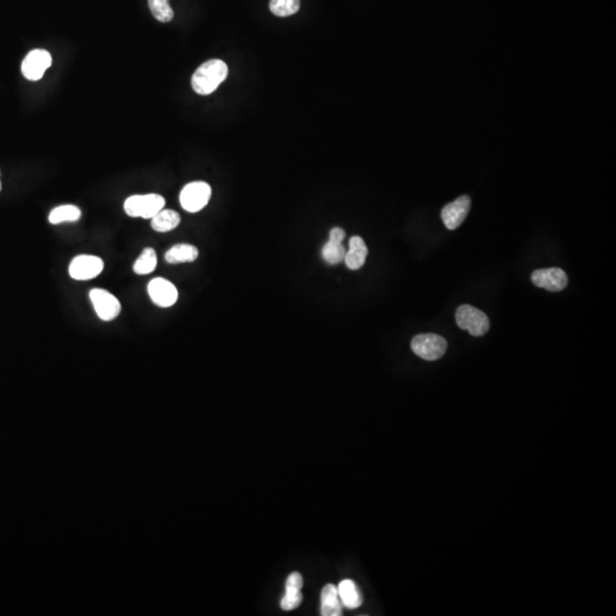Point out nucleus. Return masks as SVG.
<instances>
[{
    "label": "nucleus",
    "mask_w": 616,
    "mask_h": 616,
    "mask_svg": "<svg viewBox=\"0 0 616 616\" xmlns=\"http://www.w3.org/2000/svg\"><path fill=\"white\" fill-rule=\"evenodd\" d=\"M229 75V68L221 60H209L199 66L192 77V88L199 95L215 92Z\"/></svg>",
    "instance_id": "obj_1"
},
{
    "label": "nucleus",
    "mask_w": 616,
    "mask_h": 616,
    "mask_svg": "<svg viewBox=\"0 0 616 616\" xmlns=\"http://www.w3.org/2000/svg\"><path fill=\"white\" fill-rule=\"evenodd\" d=\"M166 201L159 194L132 195L125 201L123 208L130 217L151 219L164 209Z\"/></svg>",
    "instance_id": "obj_2"
},
{
    "label": "nucleus",
    "mask_w": 616,
    "mask_h": 616,
    "mask_svg": "<svg viewBox=\"0 0 616 616\" xmlns=\"http://www.w3.org/2000/svg\"><path fill=\"white\" fill-rule=\"evenodd\" d=\"M456 321L458 327L467 330L470 335L481 337L490 329V320L484 312L470 305H462L456 312Z\"/></svg>",
    "instance_id": "obj_3"
},
{
    "label": "nucleus",
    "mask_w": 616,
    "mask_h": 616,
    "mask_svg": "<svg viewBox=\"0 0 616 616\" xmlns=\"http://www.w3.org/2000/svg\"><path fill=\"white\" fill-rule=\"evenodd\" d=\"M411 348L419 357L426 361H436L444 355L447 343L442 335L434 333L418 335L411 341Z\"/></svg>",
    "instance_id": "obj_4"
},
{
    "label": "nucleus",
    "mask_w": 616,
    "mask_h": 616,
    "mask_svg": "<svg viewBox=\"0 0 616 616\" xmlns=\"http://www.w3.org/2000/svg\"><path fill=\"white\" fill-rule=\"evenodd\" d=\"M212 198V187L206 182H192L182 189L179 202L184 210L198 212L204 209Z\"/></svg>",
    "instance_id": "obj_5"
},
{
    "label": "nucleus",
    "mask_w": 616,
    "mask_h": 616,
    "mask_svg": "<svg viewBox=\"0 0 616 616\" xmlns=\"http://www.w3.org/2000/svg\"><path fill=\"white\" fill-rule=\"evenodd\" d=\"M104 268V263L96 256H77L69 266V274L77 281H88L100 276Z\"/></svg>",
    "instance_id": "obj_6"
},
{
    "label": "nucleus",
    "mask_w": 616,
    "mask_h": 616,
    "mask_svg": "<svg viewBox=\"0 0 616 616\" xmlns=\"http://www.w3.org/2000/svg\"><path fill=\"white\" fill-rule=\"evenodd\" d=\"M89 298L100 320L112 321L120 314V303L108 290L93 289L89 293Z\"/></svg>",
    "instance_id": "obj_7"
},
{
    "label": "nucleus",
    "mask_w": 616,
    "mask_h": 616,
    "mask_svg": "<svg viewBox=\"0 0 616 616\" xmlns=\"http://www.w3.org/2000/svg\"><path fill=\"white\" fill-rule=\"evenodd\" d=\"M52 55L45 49H33L22 62V73L30 81L41 80L43 73L52 66Z\"/></svg>",
    "instance_id": "obj_8"
},
{
    "label": "nucleus",
    "mask_w": 616,
    "mask_h": 616,
    "mask_svg": "<svg viewBox=\"0 0 616 616\" xmlns=\"http://www.w3.org/2000/svg\"><path fill=\"white\" fill-rule=\"evenodd\" d=\"M532 282L536 287L543 288L548 291L558 293L568 287V278L562 268H543L534 271L532 274Z\"/></svg>",
    "instance_id": "obj_9"
},
{
    "label": "nucleus",
    "mask_w": 616,
    "mask_h": 616,
    "mask_svg": "<svg viewBox=\"0 0 616 616\" xmlns=\"http://www.w3.org/2000/svg\"><path fill=\"white\" fill-rule=\"evenodd\" d=\"M470 204H471V201H470L469 197L462 195L443 208L442 219H443V223L447 229L453 231V229H458L464 223V219L467 218L468 214H469Z\"/></svg>",
    "instance_id": "obj_10"
},
{
    "label": "nucleus",
    "mask_w": 616,
    "mask_h": 616,
    "mask_svg": "<svg viewBox=\"0 0 616 616\" xmlns=\"http://www.w3.org/2000/svg\"><path fill=\"white\" fill-rule=\"evenodd\" d=\"M150 297L157 306H172L178 299V291L175 286L165 278H153L147 286Z\"/></svg>",
    "instance_id": "obj_11"
},
{
    "label": "nucleus",
    "mask_w": 616,
    "mask_h": 616,
    "mask_svg": "<svg viewBox=\"0 0 616 616\" xmlns=\"http://www.w3.org/2000/svg\"><path fill=\"white\" fill-rule=\"evenodd\" d=\"M303 583L304 582H303V576L301 573L293 572L288 576L286 595L280 602L282 610H293L299 607V605L303 602V595L301 592Z\"/></svg>",
    "instance_id": "obj_12"
},
{
    "label": "nucleus",
    "mask_w": 616,
    "mask_h": 616,
    "mask_svg": "<svg viewBox=\"0 0 616 616\" xmlns=\"http://www.w3.org/2000/svg\"><path fill=\"white\" fill-rule=\"evenodd\" d=\"M367 244L364 242L361 236H353L350 240V249L346 251L345 256V263L346 266L352 271L360 270L367 261Z\"/></svg>",
    "instance_id": "obj_13"
},
{
    "label": "nucleus",
    "mask_w": 616,
    "mask_h": 616,
    "mask_svg": "<svg viewBox=\"0 0 616 616\" xmlns=\"http://www.w3.org/2000/svg\"><path fill=\"white\" fill-rule=\"evenodd\" d=\"M343 604L339 600L338 589L333 585H327L321 593V615L340 616Z\"/></svg>",
    "instance_id": "obj_14"
},
{
    "label": "nucleus",
    "mask_w": 616,
    "mask_h": 616,
    "mask_svg": "<svg viewBox=\"0 0 616 616\" xmlns=\"http://www.w3.org/2000/svg\"><path fill=\"white\" fill-rule=\"evenodd\" d=\"M337 589H338L341 604L344 605L345 607L348 610H355L361 606L363 599L355 582L352 580H344L339 583Z\"/></svg>",
    "instance_id": "obj_15"
},
{
    "label": "nucleus",
    "mask_w": 616,
    "mask_h": 616,
    "mask_svg": "<svg viewBox=\"0 0 616 616\" xmlns=\"http://www.w3.org/2000/svg\"><path fill=\"white\" fill-rule=\"evenodd\" d=\"M199 257V250L192 244H181L170 248L167 251L165 259L169 264H179V263H192Z\"/></svg>",
    "instance_id": "obj_16"
},
{
    "label": "nucleus",
    "mask_w": 616,
    "mask_h": 616,
    "mask_svg": "<svg viewBox=\"0 0 616 616\" xmlns=\"http://www.w3.org/2000/svg\"><path fill=\"white\" fill-rule=\"evenodd\" d=\"M181 223V216L174 210H161L151 218V226L157 232H169Z\"/></svg>",
    "instance_id": "obj_17"
},
{
    "label": "nucleus",
    "mask_w": 616,
    "mask_h": 616,
    "mask_svg": "<svg viewBox=\"0 0 616 616\" xmlns=\"http://www.w3.org/2000/svg\"><path fill=\"white\" fill-rule=\"evenodd\" d=\"M81 212L78 207L73 204H64V206L56 207L51 212L48 216L49 223L61 224L64 221H77L80 219Z\"/></svg>",
    "instance_id": "obj_18"
},
{
    "label": "nucleus",
    "mask_w": 616,
    "mask_h": 616,
    "mask_svg": "<svg viewBox=\"0 0 616 616\" xmlns=\"http://www.w3.org/2000/svg\"><path fill=\"white\" fill-rule=\"evenodd\" d=\"M157 254L153 248H145L134 264V272L138 276H147L152 273L157 267Z\"/></svg>",
    "instance_id": "obj_19"
},
{
    "label": "nucleus",
    "mask_w": 616,
    "mask_h": 616,
    "mask_svg": "<svg viewBox=\"0 0 616 616\" xmlns=\"http://www.w3.org/2000/svg\"><path fill=\"white\" fill-rule=\"evenodd\" d=\"M345 256H346V250L343 246V242H333L329 240L322 249V257L330 265H337L344 261Z\"/></svg>",
    "instance_id": "obj_20"
},
{
    "label": "nucleus",
    "mask_w": 616,
    "mask_h": 616,
    "mask_svg": "<svg viewBox=\"0 0 616 616\" xmlns=\"http://www.w3.org/2000/svg\"><path fill=\"white\" fill-rule=\"evenodd\" d=\"M301 9V0H271L270 9L273 14L286 18L296 14Z\"/></svg>",
    "instance_id": "obj_21"
},
{
    "label": "nucleus",
    "mask_w": 616,
    "mask_h": 616,
    "mask_svg": "<svg viewBox=\"0 0 616 616\" xmlns=\"http://www.w3.org/2000/svg\"><path fill=\"white\" fill-rule=\"evenodd\" d=\"M150 11L159 22L168 24L174 19V11L169 5V0H147Z\"/></svg>",
    "instance_id": "obj_22"
},
{
    "label": "nucleus",
    "mask_w": 616,
    "mask_h": 616,
    "mask_svg": "<svg viewBox=\"0 0 616 616\" xmlns=\"http://www.w3.org/2000/svg\"><path fill=\"white\" fill-rule=\"evenodd\" d=\"M346 238V233H345L344 229H340V227H333L331 231H330L329 234V240L333 241V242H343Z\"/></svg>",
    "instance_id": "obj_23"
},
{
    "label": "nucleus",
    "mask_w": 616,
    "mask_h": 616,
    "mask_svg": "<svg viewBox=\"0 0 616 616\" xmlns=\"http://www.w3.org/2000/svg\"><path fill=\"white\" fill-rule=\"evenodd\" d=\"M1 187H3V183H1V172H0V191H1Z\"/></svg>",
    "instance_id": "obj_24"
}]
</instances>
